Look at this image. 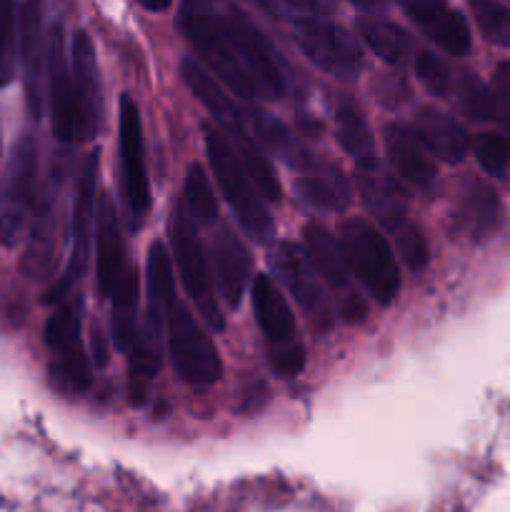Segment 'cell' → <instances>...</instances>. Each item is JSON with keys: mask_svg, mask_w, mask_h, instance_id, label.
<instances>
[{"mask_svg": "<svg viewBox=\"0 0 510 512\" xmlns=\"http://www.w3.org/2000/svg\"><path fill=\"white\" fill-rule=\"evenodd\" d=\"M480 168L493 178H503L510 165V140L500 133H480L473 143Z\"/></svg>", "mask_w": 510, "mask_h": 512, "instance_id": "d590c367", "label": "cell"}, {"mask_svg": "<svg viewBox=\"0 0 510 512\" xmlns=\"http://www.w3.org/2000/svg\"><path fill=\"white\" fill-rule=\"evenodd\" d=\"M358 190L370 213L380 220V225L395 240V248H398L403 263L410 270H423L430 260L428 240H425L420 225L410 218L408 200H405L403 190L378 170L360 173Z\"/></svg>", "mask_w": 510, "mask_h": 512, "instance_id": "277c9868", "label": "cell"}, {"mask_svg": "<svg viewBox=\"0 0 510 512\" xmlns=\"http://www.w3.org/2000/svg\"><path fill=\"white\" fill-rule=\"evenodd\" d=\"M293 40L310 63L333 78L355 80L363 70V50L358 40L338 23H330L320 15L295 20Z\"/></svg>", "mask_w": 510, "mask_h": 512, "instance_id": "9c48e42d", "label": "cell"}, {"mask_svg": "<svg viewBox=\"0 0 510 512\" xmlns=\"http://www.w3.org/2000/svg\"><path fill=\"white\" fill-rule=\"evenodd\" d=\"M18 58L23 68L25 105L30 118L38 120L43 115V78L48 43L43 33V0H23L18 18Z\"/></svg>", "mask_w": 510, "mask_h": 512, "instance_id": "9a60e30c", "label": "cell"}, {"mask_svg": "<svg viewBox=\"0 0 510 512\" xmlns=\"http://www.w3.org/2000/svg\"><path fill=\"white\" fill-rule=\"evenodd\" d=\"M335 130H338L340 148L355 160L360 173L378 170V153H375V140L370 133L363 115L350 105H340L335 113Z\"/></svg>", "mask_w": 510, "mask_h": 512, "instance_id": "f546056e", "label": "cell"}, {"mask_svg": "<svg viewBox=\"0 0 510 512\" xmlns=\"http://www.w3.org/2000/svg\"><path fill=\"white\" fill-rule=\"evenodd\" d=\"M205 138V153H208L210 170L215 175L220 193H223L225 203L235 213V220L240 228L255 240V243H268L275 235V223L270 218L268 205L263 203L260 193L255 190L253 180L245 173L243 163H240L238 153H235L233 143L228 135L218 128V125H203Z\"/></svg>", "mask_w": 510, "mask_h": 512, "instance_id": "6da1fadb", "label": "cell"}, {"mask_svg": "<svg viewBox=\"0 0 510 512\" xmlns=\"http://www.w3.org/2000/svg\"><path fill=\"white\" fill-rule=\"evenodd\" d=\"M55 245V200L53 193L43 195L38 215H35L33 238L28 243V253H25L23 270L33 278H43L50 270V258H53Z\"/></svg>", "mask_w": 510, "mask_h": 512, "instance_id": "1f68e13d", "label": "cell"}, {"mask_svg": "<svg viewBox=\"0 0 510 512\" xmlns=\"http://www.w3.org/2000/svg\"><path fill=\"white\" fill-rule=\"evenodd\" d=\"M338 243L355 278L378 305H390L400 293V268L388 238L360 218L340 225Z\"/></svg>", "mask_w": 510, "mask_h": 512, "instance_id": "3957f363", "label": "cell"}, {"mask_svg": "<svg viewBox=\"0 0 510 512\" xmlns=\"http://www.w3.org/2000/svg\"><path fill=\"white\" fill-rule=\"evenodd\" d=\"M373 93L388 108H395V105H400L408 98V88H405V83L398 75H378V80L373 83Z\"/></svg>", "mask_w": 510, "mask_h": 512, "instance_id": "b9f144b4", "label": "cell"}, {"mask_svg": "<svg viewBox=\"0 0 510 512\" xmlns=\"http://www.w3.org/2000/svg\"><path fill=\"white\" fill-rule=\"evenodd\" d=\"M295 193L303 203H308L315 210H323V213H340L353 200L350 183L343 170L338 165L318 163V160L300 170L298 178H295Z\"/></svg>", "mask_w": 510, "mask_h": 512, "instance_id": "cb8c5ba5", "label": "cell"}, {"mask_svg": "<svg viewBox=\"0 0 510 512\" xmlns=\"http://www.w3.org/2000/svg\"><path fill=\"white\" fill-rule=\"evenodd\" d=\"M490 95H493V118H498L500 125L510 130V60H503L493 70Z\"/></svg>", "mask_w": 510, "mask_h": 512, "instance_id": "60d3db41", "label": "cell"}, {"mask_svg": "<svg viewBox=\"0 0 510 512\" xmlns=\"http://www.w3.org/2000/svg\"><path fill=\"white\" fill-rule=\"evenodd\" d=\"M468 3L480 35L488 43L510 48V8L498 0H468Z\"/></svg>", "mask_w": 510, "mask_h": 512, "instance_id": "836d02e7", "label": "cell"}, {"mask_svg": "<svg viewBox=\"0 0 510 512\" xmlns=\"http://www.w3.org/2000/svg\"><path fill=\"white\" fill-rule=\"evenodd\" d=\"M268 358L270 368L278 375H283V378H295L305 368V348L300 345V340L273 345V348H268Z\"/></svg>", "mask_w": 510, "mask_h": 512, "instance_id": "f35d334b", "label": "cell"}, {"mask_svg": "<svg viewBox=\"0 0 510 512\" xmlns=\"http://www.w3.org/2000/svg\"><path fill=\"white\" fill-rule=\"evenodd\" d=\"M70 73H73L75 108H78V140H93L100 128L103 98H100L98 58L93 40L85 30H75L70 43Z\"/></svg>", "mask_w": 510, "mask_h": 512, "instance_id": "e0dca14e", "label": "cell"}, {"mask_svg": "<svg viewBox=\"0 0 510 512\" xmlns=\"http://www.w3.org/2000/svg\"><path fill=\"white\" fill-rule=\"evenodd\" d=\"M185 208H188L190 218L195 225H215L218 220V200H215L213 185H210L208 175L200 165H190L188 175H185Z\"/></svg>", "mask_w": 510, "mask_h": 512, "instance_id": "d6a6232c", "label": "cell"}, {"mask_svg": "<svg viewBox=\"0 0 510 512\" xmlns=\"http://www.w3.org/2000/svg\"><path fill=\"white\" fill-rule=\"evenodd\" d=\"M140 8H145L148 13H165V10L173 8L175 0H138Z\"/></svg>", "mask_w": 510, "mask_h": 512, "instance_id": "ee69618b", "label": "cell"}, {"mask_svg": "<svg viewBox=\"0 0 510 512\" xmlns=\"http://www.w3.org/2000/svg\"><path fill=\"white\" fill-rule=\"evenodd\" d=\"M95 185H98V150L88 153V158L83 160V168H80L73 200V230H70L68 265H65L63 278L50 290L48 300H63L65 293L75 283H80V278L88 270L90 235H93L95 218Z\"/></svg>", "mask_w": 510, "mask_h": 512, "instance_id": "4fadbf2b", "label": "cell"}, {"mask_svg": "<svg viewBox=\"0 0 510 512\" xmlns=\"http://www.w3.org/2000/svg\"><path fill=\"white\" fill-rule=\"evenodd\" d=\"M243 123L248 135L253 138V143L258 145L260 150H268V153L278 155L283 163H288L290 168L298 170V173L315 163L313 155L295 140V135L290 133L278 118L265 113V110L243 108Z\"/></svg>", "mask_w": 510, "mask_h": 512, "instance_id": "484cf974", "label": "cell"}, {"mask_svg": "<svg viewBox=\"0 0 510 512\" xmlns=\"http://www.w3.org/2000/svg\"><path fill=\"white\" fill-rule=\"evenodd\" d=\"M218 23L223 33L228 35L230 45L235 53L243 60L245 70L250 78L258 85L260 95L265 98H280L285 93V73H283V60L275 53L270 40L260 33L258 25L243 13V10L225 5L223 10H215Z\"/></svg>", "mask_w": 510, "mask_h": 512, "instance_id": "ba28073f", "label": "cell"}, {"mask_svg": "<svg viewBox=\"0 0 510 512\" xmlns=\"http://www.w3.org/2000/svg\"><path fill=\"white\" fill-rule=\"evenodd\" d=\"M383 143L395 170L415 190H420L423 195H435V190H438V168H435L425 145L415 135V130L403 123H388L383 128Z\"/></svg>", "mask_w": 510, "mask_h": 512, "instance_id": "ffe728a7", "label": "cell"}, {"mask_svg": "<svg viewBox=\"0 0 510 512\" xmlns=\"http://www.w3.org/2000/svg\"><path fill=\"white\" fill-rule=\"evenodd\" d=\"M413 68L420 83L428 88V93L445 95L450 90V70L438 55L428 53V50H420L413 60Z\"/></svg>", "mask_w": 510, "mask_h": 512, "instance_id": "74e56055", "label": "cell"}, {"mask_svg": "<svg viewBox=\"0 0 510 512\" xmlns=\"http://www.w3.org/2000/svg\"><path fill=\"white\" fill-rule=\"evenodd\" d=\"M253 310L260 330H263L268 348L298 340L295 335V318L288 300L283 298L268 275H255L253 280Z\"/></svg>", "mask_w": 510, "mask_h": 512, "instance_id": "83f0119b", "label": "cell"}, {"mask_svg": "<svg viewBox=\"0 0 510 512\" xmlns=\"http://www.w3.org/2000/svg\"><path fill=\"white\" fill-rule=\"evenodd\" d=\"M93 353H95V365H98V368H103V365L108 363V350H105V340H103V333H100L98 325L93 328Z\"/></svg>", "mask_w": 510, "mask_h": 512, "instance_id": "7bdbcfd3", "label": "cell"}, {"mask_svg": "<svg viewBox=\"0 0 510 512\" xmlns=\"http://www.w3.org/2000/svg\"><path fill=\"white\" fill-rule=\"evenodd\" d=\"M135 310H138V275L130 268L120 278L118 288L113 293V345L120 353H128L133 345L135 333H138V320H135Z\"/></svg>", "mask_w": 510, "mask_h": 512, "instance_id": "4dcf8cb0", "label": "cell"}, {"mask_svg": "<svg viewBox=\"0 0 510 512\" xmlns=\"http://www.w3.org/2000/svg\"><path fill=\"white\" fill-rule=\"evenodd\" d=\"M210 260H213V275L220 300L235 310L243 300L245 285L250 280L248 248L233 230L223 225L213 238V245H210Z\"/></svg>", "mask_w": 510, "mask_h": 512, "instance_id": "7402d4cb", "label": "cell"}, {"mask_svg": "<svg viewBox=\"0 0 510 512\" xmlns=\"http://www.w3.org/2000/svg\"><path fill=\"white\" fill-rule=\"evenodd\" d=\"M0 148H3V145H0Z\"/></svg>", "mask_w": 510, "mask_h": 512, "instance_id": "bcb514c9", "label": "cell"}, {"mask_svg": "<svg viewBox=\"0 0 510 512\" xmlns=\"http://www.w3.org/2000/svg\"><path fill=\"white\" fill-rule=\"evenodd\" d=\"M180 75H183L190 93H193L195 98L200 100V105L213 115L218 128L223 130L228 138L248 135L243 123V108H238V105L230 100V95L225 93L223 85L213 78V73H208L195 58H183V63H180Z\"/></svg>", "mask_w": 510, "mask_h": 512, "instance_id": "603a6c76", "label": "cell"}, {"mask_svg": "<svg viewBox=\"0 0 510 512\" xmlns=\"http://www.w3.org/2000/svg\"><path fill=\"white\" fill-rule=\"evenodd\" d=\"M503 223V203L493 185L485 180H468L453 208V230L465 240L490 238Z\"/></svg>", "mask_w": 510, "mask_h": 512, "instance_id": "44dd1931", "label": "cell"}, {"mask_svg": "<svg viewBox=\"0 0 510 512\" xmlns=\"http://www.w3.org/2000/svg\"><path fill=\"white\" fill-rule=\"evenodd\" d=\"M178 30L193 45L195 53L208 63L213 78H218L230 93H235V98H240L243 103H253L258 98V85L245 70L228 35L220 28L215 10H210L205 0H183L178 13Z\"/></svg>", "mask_w": 510, "mask_h": 512, "instance_id": "7a4b0ae2", "label": "cell"}, {"mask_svg": "<svg viewBox=\"0 0 510 512\" xmlns=\"http://www.w3.org/2000/svg\"><path fill=\"white\" fill-rule=\"evenodd\" d=\"M270 268L275 270L280 283L290 290L295 303L308 318L310 328L315 333H328L335 323L333 303H330L323 280L318 278L303 250L293 243H280L270 253Z\"/></svg>", "mask_w": 510, "mask_h": 512, "instance_id": "8fae6325", "label": "cell"}, {"mask_svg": "<svg viewBox=\"0 0 510 512\" xmlns=\"http://www.w3.org/2000/svg\"><path fill=\"white\" fill-rule=\"evenodd\" d=\"M125 270H128V263H125L118 210L110 193H100L95 203V280H98L100 298H113Z\"/></svg>", "mask_w": 510, "mask_h": 512, "instance_id": "ac0fdd59", "label": "cell"}, {"mask_svg": "<svg viewBox=\"0 0 510 512\" xmlns=\"http://www.w3.org/2000/svg\"><path fill=\"white\" fill-rule=\"evenodd\" d=\"M48 98H50V123L60 143L78 140V108H75L73 73H70L68 55H65L63 25L55 23L48 35Z\"/></svg>", "mask_w": 510, "mask_h": 512, "instance_id": "2e32d148", "label": "cell"}, {"mask_svg": "<svg viewBox=\"0 0 510 512\" xmlns=\"http://www.w3.org/2000/svg\"><path fill=\"white\" fill-rule=\"evenodd\" d=\"M80 320H83V300L68 298L45 323V345L53 353L50 375L53 383L70 395L85 393L93 380L80 338Z\"/></svg>", "mask_w": 510, "mask_h": 512, "instance_id": "52a82bcc", "label": "cell"}, {"mask_svg": "<svg viewBox=\"0 0 510 512\" xmlns=\"http://www.w3.org/2000/svg\"><path fill=\"white\" fill-rule=\"evenodd\" d=\"M170 245H173L175 265H178L183 288L188 290L200 318L205 320L210 330L220 333L225 328V320L218 308V300H215L213 285H210L208 260H205L203 245L198 240L195 220L190 218L185 203H175L173 215H170Z\"/></svg>", "mask_w": 510, "mask_h": 512, "instance_id": "8992f818", "label": "cell"}, {"mask_svg": "<svg viewBox=\"0 0 510 512\" xmlns=\"http://www.w3.org/2000/svg\"><path fill=\"white\" fill-rule=\"evenodd\" d=\"M165 330H168L170 358H173L180 378L193 388H208V385L218 383L220 373H223L218 348L203 330V325L190 313L188 305L178 300V295L168 310Z\"/></svg>", "mask_w": 510, "mask_h": 512, "instance_id": "5b68a950", "label": "cell"}, {"mask_svg": "<svg viewBox=\"0 0 510 512\" xmlns=\"http://www.w3.org/2000/svg\"><path fill=\"white\" fill-rule=\"evenodd\" d=\"M145 285H148V305H145V318L140 328L148 333L163 335L168 323V310L175 300L173 283V263L163 243L150 245L148 265H145Z\"/></svg>", "mask_w": 510, "mask_h": 512, "instance_id": "4316f807", "label": "cell"}, {"mask_svg": "<svg viewBox=\"0 0 510 512\" xmlns=\"http://www.w3.org/2000/svg\"><path fill=\"white\" fill-rule=\"evenodd\" d=\"M403 13L428 40L448 55H468L470 28L463 13L443 0H403Z\"/></svg>", "mask_w": 510, "mask_h": 512, "instance_id": "d6986e66", "label": "cell"}, {"mask_svg": "<svg viewBox=\"0 0 510 512\" xmlns=\"http://www.w3.org/2000/svg\"><path fill=\"white\" fill-rule=\"evenodd\" d=\"M348 3H353L355 8H360V10H378V8H383L388 0H348Z\"/></svg>", "mask_w": 510, "mask_h": 512, "instance_id": "f6af8a7d", "label": "cell"}, {"mask_svg": "<svg viewBox=\"0 0 510 512\" xmlns=\"http://www.w3.org/2000/svg\"><path fill=\"white\" fill-rule=\"evenodd\" d=\"M248 3L258 5L275 18L293 20V23L300 18H310V15H320L323 10L320 0H248Z\"/></svg>", "mask_w": 510, "mask_h": 512, "instance_id": "ab89813d", "label": "cell"}, {"mask_svg": "<svg viewBox=\"0 0 510 512\" xmlns=\"http://www.w3.org/2000/svg\"><path fill=\"white\" fill-rule=\"evenodd\" d=\"M35 170H38V148L30 135H20L10 153L8 178L0 198V245L13 248L25 228L35 195Z\"/></svg>", "mask_w": 510, "mask_h": 512, "instance_id": "7c38bea8", "label": "cell"}, {"mask_svg": "<svg viewBox=\"0 0 510 512\" xmlns=\"http://www.w3.org/2000/svg\"><path fill=\"white\" fill-rule=\"evenodd\" d=\"M355 30H358L360 40L385 63L405 65L415 60L413 35L400 28L398 23H390L383 18H358Z\"/></svg>", "mask_w": 510, "mask_h": 512, "instance_id": "f1b7e54d", "label": "cell"}, {"mask_svg": "<svg viewBox=\"0 0 510 512\" xmlns=\"http://www.w3.org/2000/svg\"><path fill=\"white\" fill-rule=\"evenodd\" d=\"M118 153L123 173V195L133 218L143 220L150 210V183L145 168L143 125L138 103L128 93L120 95L118 105Z\"/></svg>", "mask_w": 510, "mask_h": 512, "instance_id": "5bb4252c", "label": "cell"}, {"mask_svg": "<svg viewBox=\"0 0 510 512\" xmlns=\"http://www.w3.org/2000/svg\"><path fill=\"white\" fill-rule=\"evenodd\" d=\"M303 248L305 258L310 260V265L318 273V278L323 280L325 288L335 293L340 318L350 325L360 323L365 313H368V303L355 290L353 270H350L348 260H345L338 238H333V233L325 230L323 225L310 223L303 230Z\"/></svg>", "mask_w": 510, "mask_h": 512, "instance_id": "30bf717a", "label": "cell"}, {"mask_svg": "<svg viewBox=\"0 0 510 512\" xmlns=\"http://www.w3.org/2000/svg\"><path fill=\"white\" fill-rule=\"evenodd\" d=\"M458 98L460 108L470 120H475V123L493 120V95L478 75H463L458 85Z\"/></svg>", "mask_w": 510, "mask_h": 512, "instance_id": "8d00e7d4", "label": "cell"}, {"mask_svg": "<svg viewBox=\"0 0 510 512\" xmlns=\"http://www.w3.org/2000/svg\"><path fill=\"white\" fill-rule=\"evenodd\" d=\"M415 135L430 155L448 165H458L470 148L468 133L453 115L438 108H420L415 113Z\"/></svg>", "mask_w": 510, "mask_h": 512, "instance_id": "d4e9b609", "label": "cell"}, {"mask_svg": "<svg viewBox=\"0 0 510 512\" xmlns=\"http://www.w3.org/2000/svg\"><path fill=\"white\" fill-rule=\"evenodd\" d=\"M18 58V18L15 0H0V88L13 83Z\"/></svg>", "mask_w": 510, "mask_h": 512, "instance_id": "e575fe53", "label": "cell"}]
</instances>
